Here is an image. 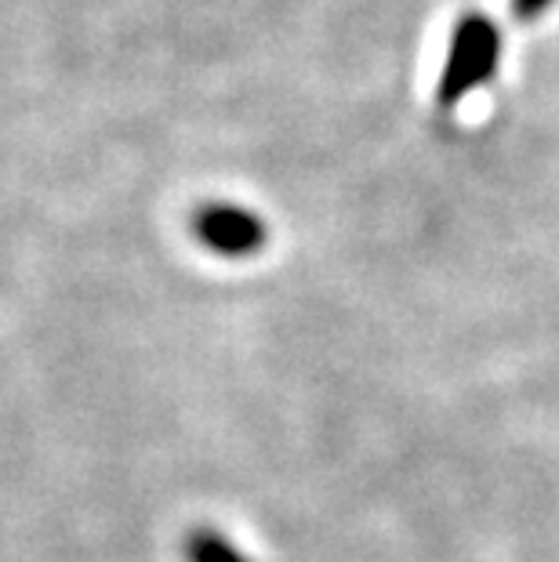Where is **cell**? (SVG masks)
Listing matches in <instances>:
<instances>
[{"instance_id": "3957f363", "label": "cell", "mask_w": 559, "mask_h": 562, "mask_svg": "<svg viewBox=\"0 0 559 562\" xmlns=\"http://www.w3.org/2000/svg\"><path fill=\"white\" fill-rule=\"evenodd\" d=\"M186 562H247L236 548L215 530H193L186 541Z\"/></svg>"}, {"instance_id": "277c9868", "label": "cell", "mask_w": 559, "mask_h": 562, "mask_svg": "<svg viewBox=\"0 0 559 562\" xmlns=\"http://www.w3.org/2000/svg\"><path fill=\"white\" fill-rule=\"evenodd\" d=\"M552 4L556 0H508V11H513L516 22H538Z\"/></svg>"}, {"instance_id": "6da1fadb", "label": "cell", "mask_w": 559, "mask_h": 562, "mask_svg": "<svg viewBox=\"0 0 559 562\" xmlns=\"http://www.w3.org/2000/svg\"><path fill=\"white\" fill-rule=\"evenodd\" d=\"M502 63V30L483 11H466L458 15L450 30L444 74L436 83V105L439 110H455V105L472 94L476 88L491 83Z\"/></svg>"}, {"instance_id": "7a4b0ae2", "label": "cell", "mask_w": 559, "mask_h": 562, "mask_svg": "<svg viewBox=\"0 0 559 562\" xmlns=\"http://www.w3.org/2000/svg\"><path fill=\"white\" fill-rule=\"evenodd\" d=\"M193 233L219 258H247L266 244V222L236 203H208L193 214Z\"/></svg>"}]
</instances>
